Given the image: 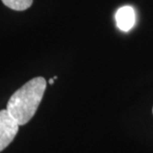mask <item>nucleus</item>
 <instances>
[{
	"label": "nucleus",
	"instance_id": "7ed1b4c3",
	"mask_svg": "<svg viewBox=\"0 0 153 153\" xmlns=\"http://www.w3.org/2000/svg\"><path fill=\"white\" fill-rule=\"evenodd\" d=\"M117 26L121 31L128 32L135 23V13L131 6H123L116 13Z\"/></svg>",
	"mask_w": 153,
	"mask_h": 153
},
{
	"label": "nucleus",
	"instance_id": "f257e3e1",
	"mask_svg": "<svg viewBox=\"0 0 153 153\" xmlns=\"http://www.w3.org/2000/svg\"><path fill=\"white\" fill-rule=\"evenodd\" d=\"M45 89V79L38 76L26 82L12 94L6 110L19 125H25L33 118L42 101Z\"/></svg>",
	"mask_w": 153,
	"mask_h": 153
},
{
	"label": "nucleus",
	"instance_id": "39448f33",
	"mask_svg": "<svg viewBox=\"0 0 153 153\" xmlns=\"http://www.w3.org/2000/svg\"><path fill=\"white\" fill-rule=\"evenodd\" d=\"M55 78H54V77H53V78H50V79H49V84H53V83H54V81H55Z\"/></svg>",
	"mask_w": 153,
	"mask_h": 153
},
{
	"label": "nucleus",
	"instance_id": "20e7f679",
	"mask_svg": "<svg viewBox=\"0 0 153 153\" xmlns=\"http://www.w3.org/2000/svg\"><path fill=\"white\" fill-rule=\"evenodd\" d=\"M33 0H2L4 4L11 10L22 11L27 10L32 5Z\"/></svg>",
	"mask_w": 153,
	"mask_h": 153
},
{
	"label": "nucleus",
	"instance_id": "f03ea898",
	"mask_svg": "<svg viewBox=\"0 0 153 153\" xmlns=\"http://www.w3.org/2000/svg\"><path fill=\"white\" fill-rule=\"evenodd\" d=\"M19 126L7 110L0 111V152L13 141L18 133Z\"/></svg>",
	"mask_w": 153,
	"mask_h": 153
},
{
	"label": "nucleus",
	"instance_id": "423d86ee",
	"mask_svg": "<svg viewBox=\"0 0 153 153\" xmlns=\"http://www.w3.org/2000/svg\"><path fill=\"white\" fill-rule=\"evenodd\" d=\"M152 111H153V110H152Z\"/></svg>",
	"mask_w": 153,
	"mask_h": 153
}]
</instances>
